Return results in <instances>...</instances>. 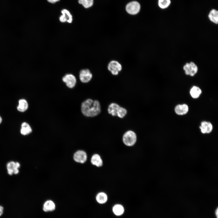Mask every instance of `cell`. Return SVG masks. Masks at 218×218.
<instances>
[{
	"label": "cell",
	"mask_w": 218,
	"mask_h": 218,
	"mask_svg": "<svg viewBox=\"0 0 218 218\" xmlns=\"http://www.w3.org/2000/svg\"><path fill=\"white\" fill-rule=\"evenodd\" d=\"M81 111L85 116L94 117L97 115L101 111L99 102L97 100L87 99L82 103Z\"/></svg>",
	"instance_id": "1"
},
{
	"label": "cell",
	"mask_w": 218,
	"mask_h": 218,
	"mask_svg": "<svg viewBox=\"0 0 218 218\" xmlns=\"http://www.w3.org/2000/svg\"><path fill=\"white\" fill-rule=\"evenodd\" d=\"M108 111L112 116H117L121 118L124 117L127 113L125 109L120 107L118 104L115 103H112L109 105Z\"/></svg>",
	"instance_id": "2"
},
{
	"label": "cell",
	"mask_w": 218,
	"mask_h": 218,
	"mask_svg": "<svg viewBox=\"0 0 218 218\" xmlns=\"http://www.w3.org/2000/svg\"><path fill=\"white\" fill-rule=\"evenodd\" d=\"M137 140L135 133L131 130L127 131L123 135V141L124 144L128 146L134 145Z\"/></svg>",
	"instance_id": "3"
},
{
	"label": "cell",
	"mask_w": 218,
	"mask_h": 218,
	"mask_svg": "<svg viewBox=\"0 0 218 218\" xmlns=\"http://www.w3.org/2000/svg\"><path fill=\"white\" fill-rule=\"evenodd\" d=\"M107 69L112 74L116 75L118 74L122 69V66L121 63L116 60L111 61L107 65Z\"/></svg>",
	"instance_id": "4"
},
{
	"label": "cell",
	"mask_w": 218,
	"mask_h": 218,
	"mask_svg": "<svg viewBox=\"0 0 218 218\" xmlns=\"http://www.w3.org/2000/svg\"><path fill=\"white\" fill-rule=\"evenodd\" d=\"M183 68L185 74L187 75L193 76L197 73L198 68L194 62H191L186 63L183 66Z\"/></svg>",
	"instance_id": "5"
},
{
	"label": "cell",
	"mask_w": 218,
	"mask_h": 218,
	"mask_svg": "<svg viewBox=\"0 0 218 218\" xmlns=\"http://www.w3.org/2000/svg\"><path fill=\"white\" fill-rule=\"evenodd\" d=\"M126 8L127 12L129 14L135 15L140 11V5L137 2H132L127 5Z\"/></svg>",
	"instance_id": "6"
},
{
	"label": "cell",
	"mask_w": 218,
	"mask_h": 218,
	"mask_svg": "<svg viewBox=\"0 0 218 218\" xmlns=\"http://www.w3.org/2000/svg\"><path fill=\"white\" fill-rule=\"evenodd\" d=\"M62 80L65 83L67 86L70 88H74L76 83L75 77L71 74H66L62 78Z\"/></svg>",
	"instance_id": "7"
},
{
	"label": "cell",
	"mask_w": 218,
	"mask_h": 218,
	"mask_svg": "<svg viewBox=\"0 0 218 218\" xmlns=\"http://www.w3.org/2000/svg\"><path fill=\"white\" fill-rule=\"evenodd\" d=\"M79 78L83 83H86L89 82L91 79L92 74L90 71L88 69H83L81 70L79 73Z\"/></svg>",
	"instance_id": "8"
},
{
	"label": "cell",
	"mask_w": 218,
	"mask_h": 218,
	"mask_svg": "<svg viewBox=\"0 0 218 218\" xmlns=\"http://www.w3.org/2000/svg\"><path fill=\"white\" fill-rule=\"evenodd\" d=\"M87 156L86 153L82 150H78L73 155V159L77 162L83 164L87 160Z\"/></svg>",
	"instance_id": "9"
},
{
	"label": "cell",
	"mask_w": 218,
	"mask_h": 218,
	"mask_svg": "<svg viewBox=\"0 0 218 218\" xmlns=\"http://www.w3.org/2000/svg\"><path fill=\"white\" fill-rule=\"evenodd\" d=\"M20 167V164L18 162L14 161L9 162L7 165L8 174L10 175H12L13 174H18L19 172L18 169Z\"/></svg>",
	"instance_id": "10"
},
{
	"label": "cell",
	"mask_w": 218,
	"mask_h": 218,
	"mask_svg": "<svg viewBox=\"0 0 218 218\" xmlns=\"http://www.w3.org/2000/svg\"><path fill=\"white\" fill-rule=\"evenodd\" d=\"M199 127L201 132L203 134L210 133L212 132L213 129L211 123L206 121L202 122Z\"/></svg>",
	"instance_id": "11"
},
{
	"label": "cell",
	"mask_w": 218,
	"mask_h": 218,
	"mask_svg": "<svg viewBox=\"0 0 218 218\" xmlns=\"http://www.w3.org/2000/svg\"><path fill=\"white\" fill-rule=\"evenodd\" d=\"M61 12L62 15L59 18L61 22H67L69 23H71L72 21V16L70 12L66 9H63Z\"/></svg>",
	"instance_id": "12"
},
{
	"label": "cell",
	"mask_w": 218,
	"mask_h": 218,
	"mask_svg": "<svg viewBox=\"0 0 218 218\" xmlns=\"http://www.w3.org/2000/svg\"><path fill=\"white\" fill-rule=\"evenodd\" d=\"M175 111L178 115H182L186 114L188 112L189 107L185 104H178L175 108Z\"/></svg>",
	"instance_id": "13"
},
{
	"label": "cell",
	"mask_w": 218,
	"mask_h": 218,
	"mask_svg": "<svg viewBox=\"0 0 218 218\" xmlns=\"http://www.w3.org/2000/svg\"><path fill=\"white\" fill-rule=\"evenodd\" d=\"M55 204L53 201L48 200L44 203L43 206V210L46 212H51L55 210Z\"/></svg>",
	"instance_id": "14"
},
{
	"label": "cell",
	"mask_w": 218,
	"mask_h": 218,
	"mask_svg": "<svg viewBox=\"0 0 218 218\" xmlns=\"http://www.w3.org/2000/svg\"><path fill=\"white\" fill-rule=\"evenodd\" d=\"M91 161L92 164L97 167H101L103 165L102 159L100 156L97 154H95L92 156Z\"/></svg>",
	"instance_id": "15"
},
{
	"label": "cell",
	"mask_w": 218,
	"mask_h": 218,
	"mask_svg": "<svg viewBox=\"0 0 218 218\" xmlns=\"http://www.w3.org/2000/svg\"><path fill=\"white\" fill-rule=\"evenodd\" d=\"M32 131V129L28 124L25 122L22 123L20 130L21 133L22 135H28L31 133Z\"/></svg>",
	"instance_id": "16"
},
{
	"label": "cell",
	"mask_w": 218,
	"mask_h": 218,
	"mask_svg": "<svg viewBox=\"0 0 218 218\" xmlns=\"http://www.w3.org/2000/svg\"><path fill=\"white\" fill-rule=\"evenodd\" d=\"M209 19L213 22L217 24L218 23V12L213 9L212 10L208 15Z\"/></svg>",
	"instance_id": "17"
},
{
	"label": "cell",
	"mask_w": 218,
	"mask_h": 218,
	"mask_svg": "<svg viewBox=\"0 0 218 218\" xmlns=\"http://www.w3.org/2000/svg\"><path fill=\"white\" fill-rule=\"evenodd\" d=\"M201 89L198 87L193 86L190 91V94L191 96L193 98H197L199 97L201 94Z\"/></svg>",
	"instance_id": "18"
},
{
	"label": "cell",
	"mask_w": 218,
	"mask_h": 218,
	"mask_svg": "<svg viewBox=\"0 0 218 218\" xmlns=\"http://www.w3.org/2000/svg\"><path fill=\"white\" fill-rule=\"evenodd\" d=\"M28 107V103L27 101L25 99H21L19 101L17 109L19 111L23 112L27 109Z\"/></svg>",
	"instance_id": "19"
},
{
	"label": "cell",
	"mask_w": 218,
	"mask_h": 218,
	"mask_svg": "<svg viewBox=\"0 0 218 218\" xmlns=\"http://www.w3.org/2000/svg\"><path fill=\"white\" fill-rule=\"evenodd\" d=\"M107 195L104 193L101 192L98 193L96 196V200L97 202L100 204L105 203L107 201Z\"/></svg>",
	"instance_id": "20"
},
{
	"label": "cell",
	"mask_w": 218,
	"mask_h": 218,
	"mask_svg": "<svg viewBox=\"0 0 218 218\" xmlns=\"http://www.w3.org/2000/svg\"><path fill=\"white\" fill-rule=\"evenodd\" d=\"M113 211L114 214L117 216H120L123 214L124 211L123 207L120 204H116L113 208Z\"/></svg>",
	"instance_id": "21"
},
{
	"label": "cell",
	"mask_w": 218,
	"mask_h": 218,
	"mask_svg": "<svg viewBox=\"0 0 218 218\" xmlns=\"http://www.w3.org/2000/svg\"><path fill=\"white\" fill-rule=\"evenodd\" d=\"M78 2L86 8L91 7L93 4V0H78Z\"/></svg>",
	"instance_id": "22"
},
{
	"label": "cell",
	"mask_w": 218,
	"mask_h": 218,
	"mask_svg": "<svg viewBox=\"0 0 218 218\" xmlns=\"http://www.w3.org/2000/svg\"><path fill=\"white\" fill-rule=\"evenodd\" d=\"M170 3V0H159L158 4L159 7L162 9L169 6Z\"/></svg>",
	"instance_id": "23"
},
{
	"label": "cell",
	"mask_w": 218,
	"mask_h": 218,
	"mask_svg": "<svg viewBox=\"0 0 218 218\" xmlns=\"http://www.w3.org/2000/svg\"><path fill=\"white\" fill-rule=\"evenodd\" d=\"M60 0H47L48 2L52 3H55Z\"/></svg>",
	"instance_id": "24"
},
{
	"label": "cell",
	"mask_w": 218,
	"mask_h": 218,
	"mask_svg": "<svg viewBox=\"0 0 218 218\" xmlns=\"http://www.w3.org/2000/svg\"><path fill=\"white\" fill-rule=\"evenodd\" d=\"M3 207L2 206H0V216H1L3 213Z\"/></svg>",
	"instance_id": "25"
},
{
	"label": "cell",
	"mask_w": 218,
	"mask_h": 218,
	"mask_svg": "<svg viewBox=\"0 0 218 218\" xmlns=\"http://www.w3.org/2000/svg\"><path fill=\"white\" fill-rule=\"evenodd\" d=\"M218 208H217L215 210V215L216 216V218H218Z\"/></svg>",
	"instance_id": "26"
},
{
	"label": "cell",
	"mask_w": 218,
	"mask_h": 218,
	"mask_svg": "<svg viewBox=\"0 0 218 218\" xmlns=\"http://www.w3.org/2000/svg\"><path fill=\"white\" fill-rule=\"evenodd\" d=\"M2 118L1 117V116H0V124L2 122Z\"/></svg>",
	"instance_id": "27"
}]
</instances>
